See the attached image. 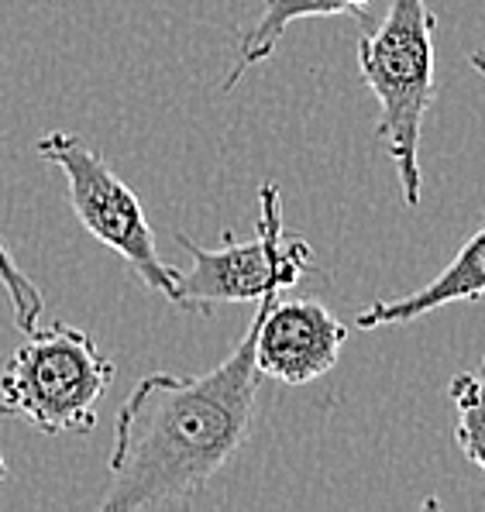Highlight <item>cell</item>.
<instances>
[{
	"label": "cell",
	"instance_id": "obj_5",
	"mask_svg": "<svg viewBox=\"0 0 485 512\" xmlns=\"http://www.w3.org/2000/svg\"><path fill=\"white\" fill-rule=\"evenodd\" d=\"M35 148L42 162L56 165L66 176L69 203L86 231L114 255H121V262L145 282L148 293H159L176 306V272L155 251L142 203L135 189L111 169V162L90 141L69 131H49L45 138H38Z\"/></svg>",
	"mask_w": 485,
	"mask_h": 512
},
{
	"label": "cell",
	"instance_id": "obj_6",
	"mask_svg": "<svg viewBox=\"0 0 485 512\" xmlns=\"http://www.w3.org/2000/svg\"><path fill=\"white\" fill-rule=\"evenodd\" d=\"M348 327L317 299H262V324L255 337V365L262 378L307 385L327 375L341 358Z\"/></svg>",
	"mask_w": 485,
	"mask_h": 512
},
{
	"label": "cell",
	"instance_id": "obj_9",
	"mask_svg": "<svg viewBox=\"0 0 485 512\" xmlns=\"http://www.w3.org/2000/svg\"><path fill=\"white\" fill-rule=\"evenodd\" d=\"M448 399L455 406V440L461 454L485 471V358L479 368L451 378Z\"/></svg>",
	"mask_w": 485,
	"mask_h": 512
},
{
	"label": "cell",
	"instance_id": "obj_3",
	"mask_svg": "<svg viewBox=\"0 0 485 512\" xmlns=\"http://www.w3.org/2000/svg\"><path fill=\"white\" fill-rule=\"evenodd\" d=\"M114 375L86 330L62 320L35 327L0 368V420H28L49 437L90 433Z\"/></svg>",
	"mask_w": 485,
	"mask_h": 512
},
{
	"label": "cell",
	"instance_id": "obj_4",
	"mask_svg": "<svg viewBox=\"0 0 485 512\" xmlns=\"http://www.w3.org/2000/svg\"><path fill=\"white\" fill-rule=\"evenodd\" d=\"M176 244L190 255V269L176 272V306L203 317L217 306L258 303L269 293H286L303 275H320L314 248L300 234H286L283 193L276 183L258 186L252 241L224 234L221 248H203L186 231H176Z\"/></svg>",
	"mask_w": 485,
	"mask_h": 512
},
{
	"label": "cell",
	"instance_id": "obj_1",
	"mask_svg": "<svg viewBox=\"0 0 485 512\" xmlns=\"http://www.w3.org/2000/svg\"><path fill=\"white\" fill-rule=\"evenodd\" d=\"M262 299L241 341L217 368L203 375L152 372L131 389L114 416L111 485L100 509L193 506L210 478L238 454L252 433L262 385L255 365Z\"/></svg>",
	"mask_w": 485,
	"mask_h": 512
},
{
	"label": "cell",
	"instance_id": "obj_11",
	"mask_svg": "<svg viewBox=\"0 0 485 512\" xmlns=\"http://www.w3.org/2000/svg\"><path fill=\"white\" fill-rule=\"evenodd\" d=\"M7 478V461H4V454H0V482Z\"/></svg>",
	"mask_w": 485,
	"mask_h": 512
},
{
	"label": "cell",
	"instance_id": "obj_8",
	"mask_svg": "<svg viewBox=\"0 0 485 512\" xmlns=\"http://www.w3.org/2000/svg\"><path fill=\"white\" fill-rule=\"evenodd\" d=\"M369 4L372 0H265L262 14L255 18V25L241 35L238 42V59H234L228 80H224L221 90L228 93L238 86L241 76L248 73L258 62L272 59V52L279 49L286 28L293 21L303 18H338V14H355V18H369Z\"/></svg>",
	"mask_w": 485,
	"mask_h": 512
},
{
	"label": "cell",
	"instance_id": "obj_7",
	"mask_svg": "<svg viewBox=\"0 0 485 512\" xmlns=\"http://www.w3.org/2000/svg\"><path fill=\"white\" fill-rule=\"evenodd\" d=\"M482 296H485V227H479L472 238L461 244V251L448 262V269L437 275V279H430L424 289L372 303L369 310L358 313L355 324L362 330L413 324V320L427 317V313L441 310V306L475 303Z\"/></svg>",
	"mask_w": 485,
	"mask_h": 512
},
{
	"label": "cell",
	"instance_id": "obj_10",
	"mask_svg": "<svg viewBox=\"0 0 485 512\" xmlns=\"http://www.w3.org/2000/svg\"><path fill=\"white\" fill-rule=\"evenodd\" d=\"M468 66H472V69H475V73H479V76H482V80H485V52H482V49L468 52Z\"/></svg>",
	"mask_w": 485,
	"mask_h": 512
},
{
	"label": "cell",
	"instance_id": "obj_2",
	"mask_svg": "<svg viewBox=\"0 0 485 512\" xmlns=\"http://www.w3.org/2000/svg\"><path fill=\"white\" fill-rule=\"evenodd\" d=\"M434 28L437 18L427 0H389L379 25H362L358 35V73L379 100L382 148L396 165L400 193L410 210L420 207V135L434 104Z\"/></svg>",
	"mask_w": 485,
	"mask_h": 512
}]
</instances>
